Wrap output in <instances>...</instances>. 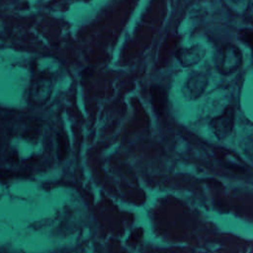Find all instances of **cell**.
I'll return each instance as SVG.
<instances>
[{
    "label": "cell",
    "instance_id": "obj_1",
    "mask_svg": "<svg viewBox=\"0 0 253 253\" xmlns=\"http://www.w3.org/2000/svg\"><path fill=\"white\" fill-rule=\"evenodd\" d=\"M242 64V53L240 49L233 44H226L220 50L217 66L221 73L230 74L236 71Z\"/></svg>",
    "mask_w": 253,
    "mask_h": 253
},
{
    "label": "cell",
    "instance_id": "obj_4",
    "mask_svg": "<svg viewBox=\"0 0 253 253\" xmlns=\"http://www.w3.org/2000/svg\"><path fill=\"white\" fill-rule=\"evenodd\" d=\"M244 17H245L246 21L253 24V1L247 6L245 13H244Z\"/></svg>",
    "mask_w": 253,
    "mask_h": 253
},
{
    "label": "cell",
    "instance_id": "obj_3",
    "mask_svg": "<svg viewBox=\"0 0 253 253\" xmlns=\"http://www.w3.org/2000/svg\"><path fill=\"white\" fill-rule=\"evenodd\" d=\"M238 38L240 41L248 44L253 49V31L251 30H241L238 34Z\"/></svg>",
    "mask_w": 253,
    "mask_h": 253
},
{
    "label": "cell",
    "instance_id": "obj_2",
    "mask_svg": "<svg viewBox=\"0 0 253 253\" xmlns=\"http://www.w3.org/2000/svg\"><path fill=\"white\" fill-rule=\"evenodd\" d=\"M234 126V110L231 107H228L220 116L214 118L211 122V126L213 133L219 138L223 139L227 137Z\"/></svg>",
    "mask_w": 253,
    "mask_h": 253
}]
</instances>
